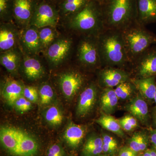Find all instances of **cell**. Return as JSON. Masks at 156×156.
<instances>
[{"instance_id":"40","label":"cell","mask_w":156,"mask_h":156,"mask_svg":"<svg viewBox=\"0 0 156 156\" xmlns=\"http://www.w3.org/2000/svg\"><path fill=\"white\" fill-rule=\"evenodd\" d=\"M150 139L151 143L152 144V147L156 150V128L151 131Z\"/></svg>"},{"instance_id":"47","label":"cell","mask_w":156,"mask_h":156,"mask_svg":"<svg viewBox=\"0 0 156 156\" xmlns=\"http://www.w3.org/2000/svg\"></svg>"},{"instance_id":"31","label":"cell","mask_w":156,"mask_h":156,"mask_svg":"<svg viewBox=\"0 0 156 156\" xmlns=\"http://www.w3.org/2000/svg\"><path fill=\"white\" fill-rule=\"evenodd\" d=\"M102 138L103 153L106 154H114L118 149V143L116 140L107 134H104Z\"/></svg>"},{"instance_id":"44","label":"cell","mask_w":156,"mask_h":156,"mask_svg":"<svg viewBox=\"0 0 156 156\" xmlns=\"http://www.w3.org/2000/svg\"><path fill=\"white\" fill-rule=\"evenodd\" d=\"M94 1H96L97 2L99 3L101 5H102L104 4L107 0H94Z\"/></svg>"},{"instance_id":"23","label":"cell","mask_w":156,"mask_h":156,"mask_svg":"<svg viewBox=\"0 0 156 156\" xmlns=\"http://www.w3.org/2000/svg\"><path fill=\"white\" fill-rule=\"evenodd\" d=\"M38 149V144L36 140L23 131L21 140L13 155L15 156H34L36 154Z\"/></svg>"},{"instance_id":"29","label":"cell","mask_w":156,"mask_h":156,"mask_svg":"<svg viewBox=\"0 0 156 156\" xmlns=\"http://www.w3.org/2000/svg\"><path fill=\"white\" fill-rule=\"evenodd\" d=\"M137 90L135 85L131 80L119 84L116 87L115 92L119 99L125 100L131 97Z\"/></svg>"},{"instance_id":"10","label":"cell","mask_w":156,"mask_h":156,"mask_svg":"<svg viewBox=\"0 0 156 156\" xmlns=\"http://www.w3.org/2000/svg\"><path fill=\"white\" fill-rule=\"evenodd\" d=\"M131 79L130 73L119 68L104 67L99 72V83L104 88H113Z\"/></svg>"},{"instance_id":"13","label":"cell","mask_w":156,"mask_h":156,"mask_svg":"<svg viewBox=\"0 0 156 156\" xmlns=\"http://www.w3.org/2000/svg\"><path fill=\"white\" fill-rule=\"evenodd\" d=\"M20 32L16 26L10 23L1 24L0 27L1 53L17 48L19 43Z\"/></svg>"},{"instance_id":"5","label":"cell","mask_w":156,"mask_h":156,"mask_svg":"<svg viewBox=\"0 0 156 156\" xmlns=\"http://www.w3.org/2000/svg\"><path fill=\"white\" fill-rule=\"evenodd\" d=\"M76 58L78 62L84 67H102L98 51V37L82 36L77 47Z\"/></svg>"},{"instance_id":"1","label":"cell","mask_w":156,"mask_h":156,"mask_svg":"<svg viewBox=\"0 0 156 156\" xmlns=\"http://www.w3.org/2000/svg\"><path fill=\"white\" fill-rule=\"evenodd\" d=\"M98 45L102 67L130 66L121 31L105 29L98 37Z\"/></svg>"},{"instance_id":"43","label":"cell","mask_w":156,"mask_h":156,"mask_svg":"<svg viewBox=\"0 0 156 156\" xmlns=\"http://www.w3.org/2000/svg\"><path fill=\"white\" fill-rule=\"evenodd\" d=\"M144 156H151L150 152L149 149H147L146 150L144 151V153L143 154Z\"/></svg>"},{"instance_id":"22","label":"cell","mask_w":156,"mask_h":156,"mask_svg":"<svg viewBox=\"0 0 156 156\" xmlns=\"http://www.w3.org/2000/svg\"><path fill=\"white\" fill-rule=\"evenodd\" d=\"M24 87L19 81L9 80L3 88V97L9 105L13 106L17 99L23 95Z\"/></svg>"},{"instance_id":"18","label":"cell","mask_w":156,"mask_h":156,"mask_svg":"<svg viewBox=\"0 0 156 156\" xmlns=\"http://www.w3.org/2000/svg\"><path fill=\"white\" fill-rule=\"evenodd\" d=\"M126 108L133 116L143 124H146L148 122L149 117L147 103L140 95L132 98L127 105Z\"/></svg>"},{"instance_id":"30","label":"cell","mask_w":156,"mask_h":156,"mask_svg":"<svg viewBox=\"0 0 156 156\" xmlns=\"http://www.w3.org/2000/svg\"><path fill=\"white\" fill-rule=\"evenodd\" d=\"M45 118L50 125L57 126L61 125L63 121V115L57 107H50L45 112Z\"/></svg>"},{"instance_id":"25","label":"cell","mask_w":156,"mask_h":156,"mask_svg":"<svg viewBox=\"0 0 156 156\" xmlns=\"http://www.w3.org/2000/svg\"><path fill=\"white\" fill-rule=\"evenodd\" d=\"M150 139V136L144 132L135 133L129 140L128 147L136 153L147 149Z\"/></svg>"},{"instance_id":"14","label":"cell","mask_w":156,"mask_h":156,"mask_svg":"<svg viewBox=\"0 0 156 156\" xmlns=\"http://www.w3.org/2000/svg\"><path fill=\"white\" fill-rule=\"evenodd\" d=\"M98 89L95 84H89L80 95L76 108V113L80 117H84L92 111L97 99Z\"/></svg>"},{"instance_id":"20","label":"cell","mask_w":156,"mask_h":156,"mask_svg":"<svg viewBox=\"0 0 156 156\" xmlns=\"http://www.w3.org/2000/svg\"><path fill=\"white\" fill-rule=\"evenodd\" d=\"M86 132L84 126L71 122L65 131V140L71 147L76 148L83 141Z\"/></svg>"},{"instance_id":"9","label":"cell","mask_w":156,"mask_h":156,"mask_svg":"<svg viewBox=\"0 0 156 156\" xmlns=\"http://www.w3.org/2000/svg\"><path fill=\"white\" fill-rule=\"evenodd\" d=\"M58 20L57 11L48 3H42L36 7L30 25L40 28L56 27Z\"/></svg>"},{"instance_id":"4","label":"cell","mask_w":156,"mask_h":156,"mask_svg":"<svg viewBox=\"0 0 156 156\" xmlns=\"http://www.w3.org/2000/svg\"><path fill=\"white\" fill-rule=\"evenodd\" d=\"M145 27L136 22L122 31L130 66L134 64L152 45L155 44L156 35Z\"/></svg>"},{"instance_id":"32","label":"cell","mask_w":156,"mask_h":156,"mask_svg":"<svg viewBox=\"0 0 156 156\" xmlns=\"http://www.w3.org/2000/svg\"><path fill=\"white\" fill-rule=\"evenodd\" d=\"M41 102L43 105H47L53 100L54 92L52 87L48 84L42 85L39 90Z\"/></svg>"},{"instance_id":"17","label":"cell","mask_w":156,"mask_h":156,"mask_svg":"<svg viewBox=\"0 0 156 156\" xmlns=\"http://www.w3.org/2000/svg\"><path fill=\"white\" fill-rule=\"evenodd\" d=\"M23 131L10 127H2L0 139L3 146L13 154L19 144Z\"/></svg>"},{"instance_id":"24","label":"cell","mask_w":156,"mask_h":156,"mask_svg":"<svg viewBox=\"0 0 156 156\" xmlns=\"http://www.w3.org/2000/svg\"><path fill=\"white\" fill-rule=\"evenodd\" d=\"M115 89L112 88H104L101 96V108L106 115L113 112L119 101Z\"/></svg>"},{"instance_id":"3","label":"cell","mask_w":156,"mask_h":156,"mask_svg":"<svg viewBox=\"0 0 156 156\" xmlns=\"http://www.w3.org/2000/svg\"><path fill=\"white\" fill-rule=\"evenodd\" d=\"M69 26L82 36L98 37L105 29L101 5L90 0L81 10L71 15Z\"/></svg>"},{"instance_id":"41","label":"cell","mask_w":156,"mask_h":156,"mask_svg":"<svg viewBox=\"0 0 156 156\" xmlns=\"http://www.w3.org/2000/svg\"><path fill=\"white\" fill-rule=\"evenodd\" d=\"M149 149L150 152L151 156H156V150L154 149V148H152Z\"/></svg>"},{"instance_id":"28","label":"cell","mask_w":156,"mask_h":156,"mask_svg":"<svg viewBox=\"0 0 156 156\" xmlns=\"http://www.w3.org/2000/svg\"><path fill=\"white\" fill-rule=\"evenodd\" d=\"M90 0H65L61 6L64 14L72 15L81 10Z\"/></svg>"},{"instance_id":"33","label":"cell","mask_w":156,"mask_h":156,"mask_svg":"<svg viewBox=\"0 0 156 156\" xmlns=\"http://www.w3.org/2000/svg\"><path fill=\"white\" fill-rule=\"evenodd\" d=\"M102 146L103 140L102 137L98 136H91L86 141L83 148V153L96 148L101 147Z\"/></svg>"},{"instance_id":"19","label":"cell","mask_w":156,"mask_h":156,"mask_svg":"<svg viewBox=\"0 0 156 156\" xmlns=\"http://www.w3.org/2000/svg\"><path fill=\"white\" fill-rule=\"evenodd\" d=\"M22 58L21 50L15 48L1 53L0 62L8 72L14 74L17 72Z\"/></svg>"},{"instance_id":"12","label":"cell","mask_w":156,"mask_h":156,"mask_svg":"<svg viewBox=\"0 0 156 156\" xmlns=\"http://www.w3.org/2000/svg\"><path fill=\"white\" fill-rule=\"evenodd\" d=\"M35 8L34 0H13V15L18 24L23 28L29 26Z\"/></svg>"},{"instance_id":"45","label":"cell","mask_w":156,"mask_h":156,"mask_svg":"<svg viewBox=\"0 0 156 156\" xmlns=\"http://www.w3.org/2000/svg\"><path fill=\"white\" fill-rule=\"evenodd\" d=\"M154 102H155V103L156 104V92L154 98Z\"/></svg>"},{"instance_id":"8","label":"cell","mask_w":156,"mask_h":156,"mask_svg":"<svg viewBox=\"0 0 156 156\" xmlns=\"http://www.w3.org/2000/svg\"><path fill=\"white\" fill-rule=\"evenodd\" d=\"M73 45L72 40L69 38L56 39L45 50L48 61L54 66L61 64L69 56Z\"/></svg>"},{"instance_id":"37","label":"cell","mask_w":156,"mask_h":156,"mask_svg":"<svg viewBox=\"0 0 156 156\" xmlns=\"http://www.w3.org/2000/svg\"><path fill=\"white\" fill-rule=\"evenodd\" d=\"M9 0H0V13L1 17L2 18H6L8 14Z\"/></svg>"},{"instance_id":"15","label":"cell","mask_w":156,"mask_h":156,"mask_svg":"<svg viewBox=\"0 0 156 156\" xmlns=\"http://www.w3.org/2000/svg\"><path fill=\"white\" fill-rule=\"evenodd\" d=\"M136 21L144 26L156 23V0H136Z\"/></svg>"},{"instance_id":"26","label":"cell","mask_w":156,"mask_h":156,"mask_svg":"<svg viewBox=\"0 0 156 156\" xmlns=\"http://www.w3.org/2000/svg\"><path fill=\"white\" fill-rule=\"evenodd\" d=\"M96 122L104 129L111 131L119 136H123L125 135L119 120L116 119L112 116L103 115L97 119Z\"/></svg>"},{"instance_id":"35","label":"cell","mask_w":156,"mask_h":156,"mask_svg":"<svg viewBox=\"0 0 156 156\" xmlns=\"http://www.w3.org/2000/svg\"><path fill=\"white\" fill-rule=\"evenodd\" d=\"M23 96L32 103H34L38 99V92L36 87L32 86H25Z\"/></svg>"},{"instance_id":"6","label":"cell","mask_w":156,"mask_h":156,"mask_svg":"<svg viewBox=\"0 0 156 156\" xmlns=\"http://www.w3.org/2000/svg\"><path fill=\"white\" fill-rule=\"evenodd\" d=\"M131 66L134 69L135 78L141 79L156 76V44L152 45Z\"/></svg>"},{"instance_id":"46","label":"cell","mask_w":156,"mask_h":156,"mask_svg":"<svg viewBox=\"0 0 156 156\" xmlns=\"http://www.w3.org/2000/svg\"><path fill=\"white\" fill-rule=\"evenodd\" d=\"M136 156H143V154H142L139 155H138V156L137 155Z\"/></svg>"},{"instance_id":"27","label":"cell","mask_w":156,"mask_h":156,"mask_svg":"<svg viewBox=\"0 0 156 156\" xmlns=\"http://www.w3.org/2000/svg\"><path fill=\"white\" fill-rule=\"evenodd\" d=\"M39 35L42 50H47L58 36L55 27L50 26L39 28Z\"/></svg>"},{"instance_id":"21","label":"cell","mask_w":156,"mask_h":156,"mask_svg":"<svg viewBox=\"0 0 156 156\" xmlns=\"http://www.w3.org/2000/svg\"><path fill=\"white\" fill-rule=\"evenodd\" d=\"M137 91L147 100L154 101L156 92V76L141 79H131Z\"/></svg>"},{"instance_id":"38","label":"cell","mask_w":156,"mask_h":156,"mask_svg":"<svg viewBox=\"0 0 156 156\" xmlns=\"http://www.w3.org/2000/svg\"><path fill=\"white\" fill-rule=\"evenodd\" d=\"M120 120L125 122L127 123L128 125H130L134 128H136L138 126V122H137V119L133 116L126 115V116L123 117L119 119Z\"/></svg>"},{"instance_id":"36","label":"cell","mask_w":156,"mask_h":156,"mask_svg":"<svg viewBox=\"0 0 156 156\" xmlns=\"http://www.w3.org/2000/svg\"><path fill=\"white\" fill-rule=\"evenodd\" d=\"M48 156H64V152L61 146L55 144L48 150Z\"/></svg>"},{"instance_id":"34","label":"cell","mask_w":156,"mask_h":156,"mask_svg":"<svg viewBox=\"0 0 156 156\" xmlns=\"http://www.w3.org/2000/svg\"><path fill=\"white\" fill-rule=\"evenodd\" d=\"M31 102L27 100L24 96H21L14 102V105L16 109L20 112H25L32 108Z\"/></svg>"},{"instance_id":"16","label":"cell","mask_w":156,"mask_h":156,"mask_svg":"<svg viewBox=\"0 0 156 156\" xmlns=\"http://www.w3.org/2000/svg\"><path fill=\"white\" fill-rule=\"evenodd\" d=\"M20 65L26 77L30 80L40 79L44 73L41 62L34 56L24 54Z\"/></svg>"},{"instance_id":"2","label":"cell","mask_w":156,"mask_h":156,"mask_svg":"<svg viewBox=\"0 0 156 156\" xmlns=\"http://www.w3.org/2000/svg\"><path fill=\"white\" fill-rule=\"evenodd\" d=\"M101 5L105 29L122 31L137 22L136 0H107Z\"/></svg>"},{"instance_id":"11","label":"cell","mask_w":156,"mask_h":156,"mask_svg":"<svg viewBox=\"0 0 156 156\" xmlns=\"http://www.w3.org/2000/svg\"><path fill=\"white\" fill-rule=\"evenodd\" d=\"M85 82L83 76L76 71L62 74L59 78V85L63 95L67 98H71L77 94Z\"/></svg>"},{"instance_id":"42","label":"cell","mask_w":156,"mask_h":156,"mask_svg":"<svg viewBox=\"0 0 156 156\" xmlns=\"http://www.w3.org/2000/svg\"><path fill=\"white\" fill-rule=\"evenodd\" d=\"M153 119L154 124V126H155V128H156V108L154 109V110Z\"/></svg>"},{"instance_id":"39","label":"cell","mask_w":156,"mask_h":156,"mask_svg":"<svg viewBox=\"0 0 156 156\" xmlns=\"http://www.w3.org/2000/svg\"><path fill=\"white\" fill-rule=\"evenodd\" d=\"M137 154L129 147H126L121 149L119 151L118 156H136Z\"/></svg>"},{"instance_id":"7","label":"cell","mask_w":156,"mask_h":156,"mask_svg":"<svg viewBox=\"0 0 156 156\" xmlns=\"http://www.w3.org/2000/svg\"><path fill=\"white\" fill-rule=\"evenodd\" d=\"M20 50L24 55L34 56L42 50L39 35V28L29 25L20 32Z\"/></svg>"}]
</instances>
